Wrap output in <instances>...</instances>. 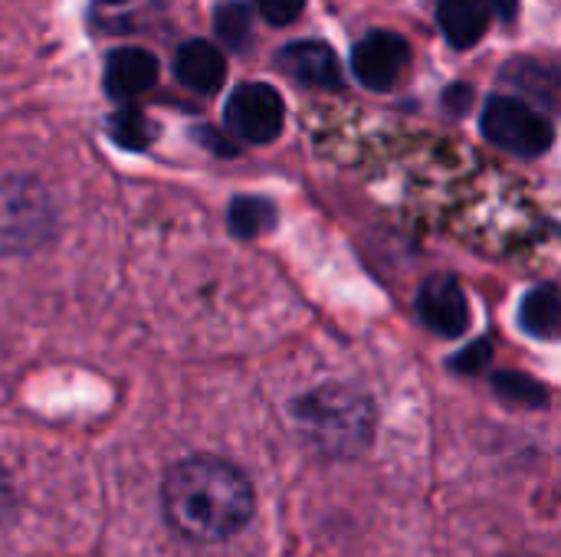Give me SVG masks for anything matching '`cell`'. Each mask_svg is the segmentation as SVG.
I'll use <instances>...</instances> for the list:
<instances>
[{
    "label": "cell",
    "instance_id": "cell-1",
    "mask_svg": "<svg viewBox=\"0 0 561 557\" xmlns=\"http://www.w3.org/2000/svg\"><path fill=\"white\" fill-rule=\"evenodd\" d=\"M161 506L178 535L214 545L233 538L253 519V486L237 466L217 456H194L164 476Z\"/></svg>",
    "mask_w": 561,
    "mask_h": 557
},
{
    "label": "cell",
    "instance_id": "cell-2",
    "mask_svg": "<svg viewBox=\"0 0 561 557\" xmlns=\"http://www.w3.org/2000/svg\"><path fill=\"white\" fill-rule=\"evenodd\" d=\"M299 420L322 453L355 456L371 440V404L345 387H325L299 404Z\"/></svg>",
    "mask_w": 561,
    "mask_h": 557
},
{
    "label": "cell",
    "instance_id": "cell-3",
    "mask_svg": "<svg viewBox=\"0 0 561 557\" xmlns=\"http://www.w3.org/2000/svg\"><path fill=\"white\" fill-rule=\"evenodd\" d=\"M480 125L493 144H500L513 154H523V158H536V154L549 151L552 138H556L552 121L546 115H539L536 108H529L519 98H503V95L486 102Z\"/></svg>",
    "mask_w": 561,
    "mask_h": 557
},
{
    "label": "cell",
    "instance_id": "cell-4",
    "mask_svg": "<svg viewBox=\"0 0 561 557\" xmlns=\"http://www.w3.org/2000/svg\"><path fill=\"white\" fill-rule=\"evenodd\" d=\"M286 105L283 95L266 82H243L227 102V128L253 144H266L283 131Z\"/></svg>",
    "mask_w": 561,
    "mask_h": 557
},
{
    "label": "cell",
    "instance_id": "cell-5",
    "mask_svg": "<svg viewBox=\"0 0 561 557\" xmlns=\"http://www.w3.org/2000/svg\"><path fill=\"white\" fill-rule=\"evenodd\" d=\"M408 53L411 49H408L404 36H398L391 30H375L355 46L352 69H355L358 82H365L368 89H388L408 66Z\"/></svg>",
    "mask_w": 561,
    "mask_h": 557
},
{
    "label": "cell",
    "instance_id": "cell-6",
    "mask_svg": "<svg viewBox=\"0 0 561 557\" xmlns=\"http://www.w3.org/2000/svg\"><path fill=\"white\" fill-rule=\"evenodd\" d=\"M417 309H421L424 325L444 338H457L470 325L467 292L460 289V282L454 276H434L431 282H424Z\"/></svg>",
    "mask_w": 561,
    "mask_h": 557
},
{
    "label": "cell",
    "instance_id": "cell-7",
    "mask_svg": "<svg viewBox=\"0 0 561 557\" xmlns=\"http://www.w3.org/2000/svg\"><path fill=\"white\" fill-rule=\"evenodd\" d=\"M154 82H158V59L148 49L125 46L105 59V89L118 102H131L145 95Z\"/></svg>",
    "mask_w": 561,
    "mask_h": 557
},
{
    "label": "cell",
    "instance_id": "cell-8",
    "mask_svg": "<svg viewBox=\"0 0 561 557\" xmlns=\"http://www.w3.org/2000/svg\"><path fill=\"white\" fill-rule=\"evenodd\" d=\"M279 69L286 76H293L296 82L306 85H319V89H335L342 82V66L335 59V53L325 43L306 39V43H289L279 53Z\"/></svg>",
    "mask_w": 561,
    "mask_h": 557
},
{
    "label": "cell",
    "instance_id": "cell-9",
    "mask_svg": "<svg viewBox=\"0 0 561 557\" xmlns=\"http://www.w3.org/2000/svg\"><path fill=\"white\" fill-rule=\"evenodd\" d=\"M174 72H178V79L187 89L214 95L224 85V79H227V59H224V53L214 43L191 39V43L181 46V53L174 59Z\"/></svg>",
    "mask_w": 561,
    "mask_h": 557
},
{
    "label": "cell",
    "instance_id": "cell-10",
    "mask_svg": "<svg viewBox=\"0 0 561 557\" xmlns=\"http://www.w3.org/2000/svg\"><path fill=\"white\" fill-rule=\"evenodd\" d=\"M490 7L483 0H437V23L450 46L470 49L483 39L490 23Z\"/></svg>",
    "mask_w": 561,
    "mask_h": 557
},
{
    "label": "cell",
    "instance_id": "cell-11",
    "mask_svg": "<svg viewBox=\"0 0 561 557\" xmlns=\"http://www.w3.org/2000/svg\"><path fill=\"white\" fill-rule=\"evenodd\" d=\"M519 322L536 338H561V292L552 286H539L523 299Z\"/></svg>",
    "mask_w": 561,
    "mask_h": 557
},
{
    "label": "cell",
    "instance_id": "cell-12",
    "mask_svg": "<svg viewBox=\"0 0 561 557\" xmlns=\"http://www.w3.org/2000/svg\"><path fill=\"white\" fill-rule=\"evenodd\" d=\"M276 223V210L270 200L263 197H237L230 204V230L243 240L260 236L263 230H270Z\"/></svg>",
    "mask_w": 561,
    "mask_h": 557
},
{
    "label": "cell",
    "instance_id": "cell-13",
    "mask_svg": "<svg viewBox=\"0 0 561 557\" xmlns=\"http://www.w3.org/2000/svg\"><path fill=\"white\" fill-rule=\"evenodd\" d=\"M217 33L227 46L243 49L250 43V30H253V13L243 0H224L214 13Z\"/></svg>",
    "mask_w": 561,
    "mask_h": 557
},
{
    "label": "cell",
    "instance_id": "cell-14",
    "mask_svg": "<svg viewBox=\"0 0 561 557\" xmlns=\"http://www.w3.org/2000/svg\"><path fill=\"white\" fill-rule=\"evenodd\" d=\"M112 138L122 144V148H131V151H141L148 141H151V125H148V118L138 112V108H122L115 118H112Z\"/></svg>",
    "mask_w": 561,
    "mask_h": 557
},
{
    "label": "cell",
    "instance_id": "cell-15",
    "mask_svg": "<svg viewBox=\"0 0 561 557\" xmlns=\"http://www.w3.org/2000/svg\"><path fill=\"white\" fill-rule=\"evenodd\" d=\"M496 391L510 401H523V404H542V387L523 374H500L496 378Z\"/></svg>",
    "mask_w": 561,
    "mask_h": 557
},
{
    "label": "cell",
    "instance_id": "cell-16",
    "mask_svg": "<svg viewBox=\"0 0 561 557\" xmlns=\"http://www.w3.org/2000/svg\"><path fill=\"white\" fill-rule=\"evenodd\" d=\"M256 7H260V13H263L270 23L286 26V23H293V20L302 13L306 0H256Z\"/></svg>",
    "mask_w": 561,
    "mask_h": 557
},
{
    "label": "cell",
    "instance_id": "cell-17",
    "mask_svg": "<svg viewBox=\"0 0 561 557\" xmlns=\"http://www.w3.org/2000/svg\"><path fill=\"white\" fill-rule=\"evenodd\" d=\"M490 341H477V345H470V351H463L457 361H454V368H460L463 374H473V371H480L486 361H490Z\"/></svg>",
    "mask_w": 561,
    "mask_h": 557
},
{
    "label": "cell",
    "instance_id": "cell-18",
    "mask_svg": "<svg viewBox=\"0 0 561 557\" xmlns=\"http://www.w3.org/2000/svg\"><path fill=\"white\" fill-rule=\"evenodd\" d=\"M444 102H447V108H454V112H467V105L473 102V89H470L467 82H457V85H450V89L444 92Z\"/></svg>",
    "mask_w": 561,
    "mask_h": 557
},
{
    "label": "cell",
    "instance_id": "cell-19",
    "mask_svg": "<svg viewBox=\"0 0 561 557\" xmlns=\"http://www.w3.org/2000/svg\"><path fill=\"white\" fill-rule=\"evenodd\" d=\"M496 16H503V20H513L516 16V10H519V0H483Z\"/></svg>",
    "mask_w": 561,
    "mask_h": 557
},
{
    "label": "cell",
    "instance_id": "cell-20",
    "mask_svg": "<svg viewBox=\"0 0 561 557\" xmlns=\"http://www.w3.org/2000/svg\"><path fill=\"white\" fill-rule=\"evenodd\" d=\"M102 3H125V0H102Z\"/></svg>",
    "mask_w": 561,
    "mask_h": 557
}]
</instances>
